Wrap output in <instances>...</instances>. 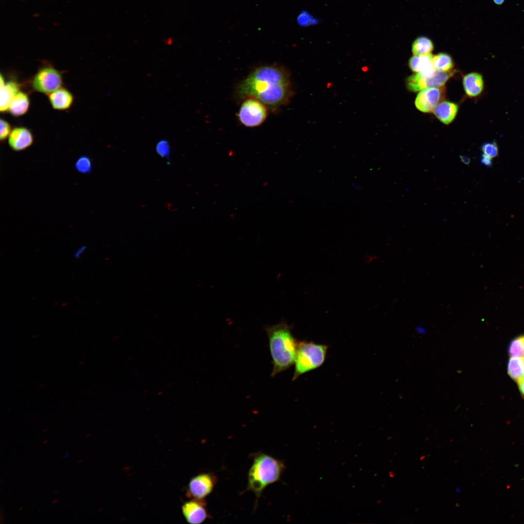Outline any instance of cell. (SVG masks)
I'll return each instance as SVG.
<instances>
[{
    "instance_id": "603a6c76",
    "label": "cell",
    "mask_w": 524,
    "mask_h": 524,
    "mask_svg": "<svg viewBox=\"0 0 524 524\" xmlns=\"http://www.w3.org/2000/svg\"><path fill=\"white\" fill-rule=\"evenodd\" d=\"M296 22L299 26L306 27L315 25L318 23V20L308 12L303 11L297 16Z\"/></svg>"
},
{
    "instance_id": "e0dca14e",
    "label": "cell",
    "mask_w": 524,
    "mask_h": 524,
    "mask_svg": "<svg viewBox=\"0 0 524 524\" xmlns=\"http://www.w3.org/2000/svg\"><path fill=\"white\" fill-rule=\"evenodd\" d=\"M29 106L30 99L28 95L20 91L12 100L8 111L14 116H20L28 112Z\"/></svg>"
},
{
    "instance_id": "52a82bcc",
    "label": "cell",
    "mask_w": 524,
    "mask_h": 524,
    "mask_svg": "<svg viewBox=\"0 0 524 524\" xmlns=\"http://www.w3.org/2000/svg\"><path fill=\"white\" fill-rule=\"evenodd\" d=\"M453 74V72L451 71L444 72L436 70L432 76L426 77L415 73L407 78L406 85L408 89L412 92L428 88L440 87L444 86Z\"/></svg>"
},
{
    "instance_id": "8992f818",
    "label": "cell",
    "mask_w": 524,
    "mask_h": 524,
    "mask_svg": "<svg viewBox=\"0 0 524 524\" xmlns=\"http://www.w3.org/2000/svg\"><path fill=\"white\" fill-rule=\"evenodd\" d=\"M267 115V107L262 102L254 98H247L242 103L237 116L245 126L255 127L264 122Z\"/></svg>"
},
{
    "instance_id": "6da1fadb",
    "label": "cell",
    "mask_w": 524,
    "mask_h": 524,
    "mask_svg": "<svg viewBox=\"0 0 524 524\" xmlns=\"http://www.w3.org/2000/svg\"><path fill=\"white\" fill-rule=\"evenodd\" d=\"M236 93L241 98H254L273 110L287 105L294 94L289 71L277 65L256 68L238 85Z\"/></svg>"
},
{
    "instance_id": "7c38bea8",
    "label": "cell",
    "mask_w": 524,
    "mask_h": 524,
    "mask_svg": "<svg viewBox=\"0 0 524 524\" xmlns=\"http://www.w3.org/2000/svg\"><path fill=\"white\" fill-rule=\"evenodd\" d=\"M433 57L431 54L414 55L409 61V66L411 70L426 77L432 76L436 71L433 65Z\"/></svg>"
},
{
    "instance_id": "cb8c5ba5",
    "label": "cell",
    "mask_w": 524,
    "mask_h": 524,
    "mask_svg": "<svg viewBox=\"0 0 524 524\" xmlns=\"http://www.w3.org/2000/svg\"><path fill=\"white\" fill-rule=\"evenodd\" d=\"M481 150L484 155L491 158H493L498 155V147L495 141L486 142L481 146Z\"/></svg>"
},
{
    "instance_id": "d6986e66",
    "label": "cell",
    "mask_w": 524,
    "mask_h": 524,
    "mask_svg": "<svg viewBox=\"0 0 524 524\" xmlns=\"http://www.w3.org/2000/svg\"><path fill=\"white\" fill-rule=\"evenodd\" d=\"M433 49V42L426 36H420L416 38L411 46L412 52L414 55L429 54Z\"/></svg>"
},
{
    "instance_id": "d6a6232c",
    "label": "cell",
    "mask_w": 524,
    "mask_h": 524,
    "mask_svg": "<svg viewBox=\"0 0 524 524\" xmlns=\"http://www.w3.org/2000/svg\"><path fill=\"white\" fill-rule=\"evenodd\" d=\"M58 500V499H57V500H54V501L53 502V503H55V502H57V501Z\"/></svg>"
},
{
    "instance_id": "d4e9b609",
    "label": "cell",
    "mask_w": 524,
    "mask_h": 524,
    "mask_svg": "<svg viewBox=\"0 0 524 524\" xmlns=\"http://www.w3.org/2000/svg\"><path fill=\"white\" fill-rule=\"evenodd\" d=\"M0 122V141H4L8 138L13 129H12L11 124L6 120L1 118Z\"/></svg>"
},
{
    "instance_id": "ac0fdd59",
    "label": "cell",
    "mask_w": 524,
    "mask_h": 524,
    "mask_svg": "<svg viewBox=\"0 0 524 524\" xmlns=\"http://www.w3.org/2000/svg\"><path fill=\"white\" fill-rule=\"evenodd\" d=\"M508 370L509 376L517 382L524 379V358L511 357L509 360Z\"/></svg>"
},
{
    "instance_id": "f1b7e54d",
    "label": "cell",
    "mask_w": 524,
    "mask_h": 524,
    "mask_svg": "<svg viewBox=\"0 0 524 524\" xmlns=\"http://www.w3.org/2000/svg\"><path fill=\"white\" fill-rule=\"evenodd\" d=\"M520 391L524 396V379L518 382Z\"/></svg>"
},
{
    "instance_id": "277c9868",
    "label": "cell",
    "mask_w": 524,
    "mask_h": 524,
    "mask_svg": "<svg viewBox=\"0 0 524 524\" xmlns=\"http://www.w3.org/2000/svg\"><path fill=\"white\" fill-rule=\"evenodd\" d=\"M328 346L313 342L298 344L295 361V370L292 380L299 376L320 366L324 362Z\"/></svg>"
},
{
    "instance_id": "ffe728a7",
    "label": "cell",
    "mask_w": 524,
    "mask_h": 524,
    "mask_svg": "<svg viewBox=\"0 0 524 524\" xmlns=\"http://www.w3.org/2000/svg\"><path fill=\"white\" fill-rule=\"evenodd\" d=\"M433 65L436 70L444 72L451 71L454 66L452 58L446 53H440L433 56Z\"/></svg>"
},
{
    "instance_id": "4dcf8cb0",
    "label": "cell",
    "mask_w": 524,
    "mask_h": 524,
    "mask_svg": "<svg viewBox=\"0 0 524 524\" xmlns=\"http://www.w3.org/2000/svg\"><path fill=\"white\" fill-rule=\"evenodd\" d=\"M416 330L419 334H423L426 333L425 329L421 327H418L416 328Z\"/></svg>"
},
{
    "instance_id": "83f0119b",
    "label": "cell",
    "mask_w": 524,
    "mask_h": 524,
    "mask_svg": "<svg viewBox=\"0 0 524 524\" xmlns=\"http://www.w3.org/2000/svg\"><path fill=\"white\" fill-rule=\"evenodd\" d=\"M481 163L487 167H491L492 163L491 158L484 154L481 157Z\"/></svg>"
},
{
    "instance_id": "44dd1931",
    "label": "cell",
    "mask_w": 524,
    "mask_h": 524,
    "mask_svg": "<svg viewBox=\"0 0 524 524\" xmlns=\"http://www.w3.org/2000/svg\"><path fill=\"white\" fill-rule=\"evenodd\" d=\"M508 353L511 357H520L524 355V335L513 339L509 344Z\"/></svg>"
},
{
    "instance_id": "30bf717a",
    "label": "cell",
    "mask_w": 524,
    "mask_h": 524,
    "mask_svg": "<svg viewBox=\"0 0 524 524\" xmlns=\"http://www.w3.org/2000/svg\"><path fill=\"white\" fill-rule=\"evenodd\" d=\"M205 499L192 498L185 502L181 507L182 514L190 524H200L209 517Z\"/></svg>"
},
{
    "instance_id": "4316f807",
    "label": "cell",
    "mask_w": 524,
    "mask_h": 524,
    "mask_svg": "<svg viewBox=\"0 0 524 524\" xmlns=\"http://www.w3.org/2000/svg\"><path fill=\"white\" fill-rule=\"evenodd\" d=\"M86 249V246L82 245L79 247L74 252L73 256L75 259H79Z\"/></svg>"
},
{
    "instance_id": "7402d4cb",
    "label": "cell",
    "mask_w": 524,
    "mask_h": 524,
    "mask_svg": "<svg viewBox=\"0 0 524 524\" xmlns=\"http://www.w3.org/2000/svg\"><path fill=\"white\" fill-rule=\"evenodd\" d=\"M74 166L75 169L80 173L89 174L92 169V162L88 156L82 155L77 159Z\"/></svg>"
},
{
    "instance_id": "8fae6325",
    "label": "cell",
    "mask_w": 524,
    "mask_h": 524,
    "mask_svg": "<svg viewBox=\"0 0 524 524\" xmlns=\"http://www.w3.org/2000/svg\"><path fill=\"white\" fill-rule=\"evenodd\" d=\"M8 141L13 150L21 151L31 146L34 138L29 129L24 127H16L12 129Z\"/></svg>"
},
{
    "instance_id": "5b68a950",
    "label": "cell",
    "mask_w": 524,
    "mask_h": 524,
    "mask_svg": "<svg viewBox=\"0 0 524 524\" xmlns=\"http://www.w3.org/2000/svg\"><path fill=\"white\" fill-rule=\"evenodd\" d=\"M63 83L62 73L50 65L39 68L31 81L33 90L47 95L62 87Z\"/></svg>"
},
{
    "instance_id": "9a60e30c",
    "label": "cell",
    "mask_w": 524,
    "mask_h": 524,
    "mask_svg": "<svg viewBox=\"0 0 524 524\" xmlns=\"http://www.w3.org/2000/svg\"><path fill=\"white\" fill-rule=\"evenodd\" d=\"M458 110V105L455 103L442 101L436 106L433 113L441 122L448 125L454 120Z\"/></svg>"
},
{
    "instance_id": "4fadbf2b",
    "label": "cell",
    "mask_w": 524,
    "mask_h": 524,
    "mask_svg": "<svg viewBox=\"0 0 524 524\" xmlns=\"http://www.w3.org/2000/svg\"><path fill=\"white\" fill-rule=\"evenodd\" d=\"M462 83L466 95L470 98L480 96L484 90L483 77L477 72H472L465 75L463 77Z\"/></svg>"
},
{
    "instance_id": "5bb4252c",
    "label": "cell",
    "mask_w": 524,
    "mask_h": 524,
    "mask_svg": "<svg viewBox=\"0 0 524 524\" xmlns=\"http://www.w3.org/2000/svg\"><path fill=\"white\" fill-rule=\"evenodd\" d=\"M48 96L51 107L55 110H66L71 107L73 101L72 94L67 89L61 87Z\"/></svg>"
},
{
    "instance_id": "7a4b0ae2",
    "label": "cell",
    "mask_w": 524,
    "mask_h": 524,
    "mask_svg": "<svg viewBox=\"0 0 524 524\" xmlns=\"http://www.w3.org/2000/svg\"><path fill=\"white\" fill-rule=\"evenodd\" d=\"M269 340L273 367L271 376L285 371L295 363L298 344L285 322L265 328Z\"/></svg>"
},
{
    "instance_id": "1f68e13d",
    "label": "cell",
    "mask_w": 524,
    "mask_h": 524,
    "mask_svg": "<svg viewBox=\"0 0 524 524\" xmlns=\"http://www.w3.org/2000/svg\"><path fill=\"white\" fill-rule=\"evenodd\" d=\"M494 1L497 4H501L504 1V0H494Z\"/></svg>"
},
{
    "instance_id": "f546056e",
    "label": "cell",
    "mask_w": 524,
    "mask_h": 524,
    "mask_svg": "<svg viewBox=\"0 0 524 524\" xmlns=\"http://www.w3.org/2000/svg\"><path fill=\"white\" fill-rule=\"evenodd\" d=\"M460 159L461 161L465 164H469L470 163V159L467 156L460 155Z\"/></svg>"
},
{
    "instance_id": "484cf974",
    "label": "cell",
    "mask_w": 524,
    "mask_h": 524,
    "mask_svg": "<svg viewBox=\"0 0 524 524\" xmlns=\"http://www.w3.org/2000/svg\"><path fill=\"white\" fill-rule=\"evenodd\" d=\"M156 151L160 156L163 157L169 155L170 148L167 142L165 140L160 141L157 145Z\"/></svg>"
},
{
    "instance_id": "9c48e42d",
    "label": "cell",
    "mask_w": 524,
    "mask_h": 524,
    "mask_svg": "<svg viewBox=\"0 0 524 524\" xmlns=\"http://www.w3.org/2000/svg\"><path fill=\"white\" fill-rule=\"evenodd\" d=\"M445 93V88L443 86L423 89L418 94L415 100V105L422 112H433L436 106L444 98Z\"/></svg>"
},
{
    "instance_id": "ba28073f",
    "label": "cell",
    "mask_w": 524,
    "mask_h": 524,
    "mask_svg": "<svg viewBox=\"0 0 524 524\" xmlns=\"http://www.w3.org/2000/svg\"><path fill=\"white\" fill-rule=\"evenodd\" d=\"M216 476L212 473H203L191 479L186 495L191 498L205 499L213 491L217 483Z\"/></svg>"
},
{
    "instance_id": "2e32d148",
    "label": "cell",
    "mask_w": 524,
    "mask_h": 524,
    "mask_svg": "<svg viewBox=\"0 0 524 524\" xmlns=\"http://www.w3.org/2000/svg\"><path fill=\"white\" fill-rule=\"evenodd\" d=\"M20 84L14 81H8L0 87V111L1 113L8 110L12 100L20 91Z\"/></svg>"
},
{
    "instance_id": "3957f363",
    "label": "cell",
    "mask_w": 524,
    "mask_h": 524,
    "mask_svg": "<svg viewBox=\"0 0 524 524\" xmlns=\"http://www.w3.org/2000/svg\"><path fill=\"white\" fill-rule=\"evenodd\" d=\"M253 460L248 472L246 490L255 494L256 506L265 488L279 480L285 465L282 461L262 452L253 455Z\"/></svg>"
}]
</instances>
